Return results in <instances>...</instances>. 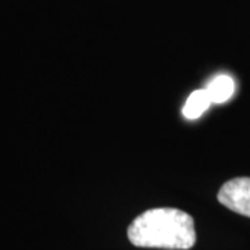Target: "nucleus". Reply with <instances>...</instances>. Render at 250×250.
<instances>
[{
    "mask_svg": "<svg viewBox=\"0 0 250 250\" xmlns=\"http://www.w3.org/2000/svg\"><path fill=\"white\" fill-rule=\"evenodd\" d=\"M126 235L136 248L188 250L196 243L193 218L171 207L146 210L131 223Z\"/></svg>",
    "mask_w": 250,
    "mask_h": 250,
    "instance_id": "obj_1",
    "label": "nucleus"
},
{
    "mask_svg": "<svg viewBox=\"0 0 250 250\" xmlns=\"http://www.w3.org/2000/svg\"><path fill=\"white\" fill-rule=\"evenodd\" d=\"M217 199L233 213L250 217V178L239 177L229 179L218 190Z\"/></svg>",
    "mask_w": 250,
    "mask_h": 250,
    "instance_id": "obj_2",
    "label": "nucleus"
},
{
    "mask_svg": "<svg viewBox=\"0 0 250 250\" xmlns=\"http://www.w3.org/2000/svg\"><path fill=\"white\" fill-rule=\"evenodd\" d=\"M206 90L214 104H221V103L228 102L233 96L235 81L232 80V77H229L227 74H221L208 82V85L206 86Z\"/></svg>",
    "mask_w": 250,
    "mask_h": 250,
    "instance_id": "obj_3",
    "label": "nucleus"
},
{
    "mask_svg": "<svg viewBox=\"0 0 250 250\" xmlns=\"http://www.w3.org/2000/svg\"><path fill=\"white\" fill-rule=\"evenodd\" d=\"M213 104L211 99L208 96L206 89H197L192 92L187 99L184 107H182V116L187 120H196L202 117L207 111V108Z\"/></svg>",
    "mask_w": 250,
    "mask_h": 250,
    "instance_id": "obj_4",
    "label": "nucleus"
}]
</instances>
